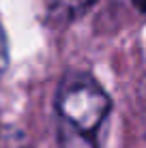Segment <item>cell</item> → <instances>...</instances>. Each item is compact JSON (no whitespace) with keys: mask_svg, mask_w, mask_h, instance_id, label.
I'll return each mask as SVG.
<instances>
[{"mask_svg":"<svg viewBox=\"0 0 146 148\" xmlns=\"http://www.w3.org/2000/svg\"><path fill=\"white\" fill-rule=\"evenodd\" d=\"M60 144H62V148H95L93 142L86 137V131H80L75 129V127L67 125L64 122L62 131H60Z\"/></svg>","mask_w":146,"mask_h":148,"instance_id":"obj_3","label":"cell"},{"mask_svg":"<svg viewBox=\"0 0 146 148\" xmlns=\"http://www.w3.org/2000/svg\"><path fill=\"white\" fill-rule=\"evenodd\" d=\"M131 2L140 9V11H146V0H131Z\"/></svg>","mask_w":146,"mask_h":148,"instance_id":"obj_5","label":"cell"},{"mask_svg":"<svg viewBox=\"0 0 146 148\" xmlns=\"http://www.w3.org/2000/svg\"><path fill=\"white\" fill-rule=\"evenodd\" d=\"M9 64V45H7V37H4V30L0 26V73L7 69Z\"/></svg>","mask_w":146,"mask_h":148,"instance_id":"obj_4","label":"cell"},{"mask_svg":"<svg viewBox=\"0 0 146 148\" xmlns=\"http://www.w3.org/2000/svg\"><path fill=\"white\" fill-rule=\"evenodd\" d=\"M95 0H45L47 17L56 22H73L80 15H84Z\"/></svg>","mask_w":146,"mask_h":148,"instance_id":"obj_2","label":"cell"},{"mask_svg":"<svg viewBox=\"0 0 146 148\" xmlns=\"http://www.w3.org/2000/svg\"><path fill=\"white\" fill-rule=\"evenodd\" d=\"M58 112L67 125L80 131H95L110 112V99L97 82L86 75L67 79L58 92Z\"/></svg>","mask_w":146,"mask_h":148,"instance_id":"obj_1","label":"cell"}]
</instances>
